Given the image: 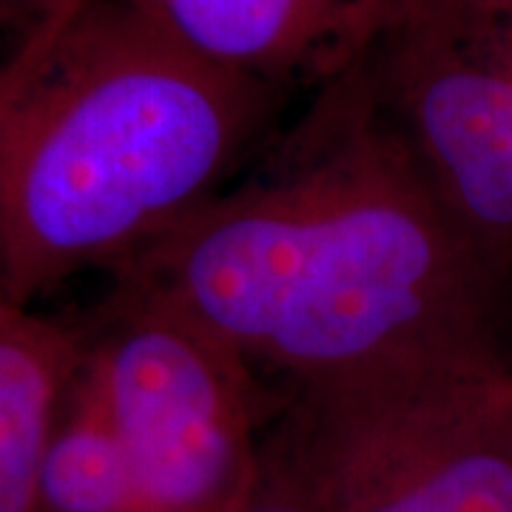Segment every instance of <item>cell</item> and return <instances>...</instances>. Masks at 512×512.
<instances>
[{
  "label": "cell",
  "instance_id": "obj_6",
  "mask_svg": "<svg viewBox=\"0 0 512 512\" xmlns=\"http://www.w3.org/2000/svg\"><path fill=\"white\" fill-rule=\"evenodd\" d=\"M191 55L268 92H322L367 66L410 0H128Z\"/></svg>",
  "mask_w": 512,
  "mask_h": 512
},
{
  "label": "cell",
  "instance_id": "obj_4",
  "mask_svg": "<svg viewBox=\"0 0 512 512\" xmlns=\"http://www.w3.org/2000/svg\"><path fill=\"white\" fill-rule=\"evenodd\" d=\"M80 382L148 512H239L254 498L271 413L254 367L208 330L117 285L86 339Z\"/></svg>",
  "mask_w": 512,
  "mask_h": 512
},
{
  "label": "cell",
  "instance_id": "obj_9",
  "mask_svg": "<svg viewBox=\"0 0 512 512\" xmlns=\"http://www.w3.org/2000/svg\"><path fill=\"white\" fill-rule=\"evenodd\" d=\"M89 0H9V15L18 20V35L49 29L66 20Z\"/></svg>",
  "mask_w": 512,
  "mask_h": 512
},
{
  "label": "cell",
  "instance_id": "obj_3",
  "mask_svg": "<svg viewBox=\"0 0 512 512\" xmlns=\"http://www.w3.org/2000/svg\"><path fill=\"white\" fill-rule=\"evenodd\" d=\"M262 478L302 512H512V353L291 384Z\"/></svg>",
  "mask_w": 512,
  "mask_h": 512
},
{
  "label": "cell",
  "instance_id": "obj_5",
  "mask_svg": "<svg viewBox=\"0 0 512 512\" xmlns=\"http://www.w3.org/2000/svg\"><path fill=\"white\" fill-rule=\"evenodd\" d=\"M367 74L441 202L512 268V0H410Z\"/></svg>",
  "mask_w": 512,
  "mask_h": 512
},
{
  "label": "cell",
  "instance_id": "obj_2",
  "mask_svg": "<svg viewBox=\"0 0 512 512\" xmlns=\"http://www.w3.org/2000/svg\"><path fill=\"white\" fill-rule=\"evenodd\" d=\"M274 92L191 55L128 0H89L0 60V271L35 305L117 274L222 188Z\"/></svg>",
  "mask_w": 512,
  "mask_h": 512
},
{
  "label": "cell",
  "instance_id": "obj_8",
  "mask_svg": "<svg viewBox=\"0 0 512 512\" xmlns=\"http://www.w3.org/2000/svg\"><path fill=\"white\" fill-rule=\"evenodd\" d=\"M35 512H148L109 419L80 382V370L37 473Z\"/></svg>",
  "mask_w": 512,
  "mask_h": 512
},
{
  "label": "cell",
  "instance_id": "obj_7",
  "mask_svg": "<svg viewBox=\"0 0 512 512\" xmlns=\"http://www.w3.org/2000/svg\"><path fill=\"white\" fill-rule=\"evenodd\" d=\"M86 339L20 302L0 271V512H35V487Z\"/></svg>",
  "mask_w": 512,
  "mask_h": 512
},
{
  "label": "cell",
  "instance_id": "obj_10",
  "mask_svg": "<svg viewBox=\"0 0 512 512\" xmlns=\"http://www.w3.org/2000/svg\"><path fill=\"white\" fill-rule=\"evenodd\" d=\"M239 512H302V510L262 478V484H259V490L254 493V498H251V501H248V504H245Z\"/></svg>",
  "mask_w": 512,
  "mask_h": 512
},
{
  "label": "cell",
  "instance_id": "obj_1",
  "mask_svg": "<svg viewBox=\"0 0 512 512\" xmlns=\"http://www.w3.org/2000/svg\"><path fill=\"white\" fill-rule=\"evenodd\" d=\"M510 274L427 183L362 66L313 94L256 174L114 276L254 370L308 384L510 350Z\"/></svg>",
  "mask_w": 512,
  "mask_h": 512
}]
</instances>
